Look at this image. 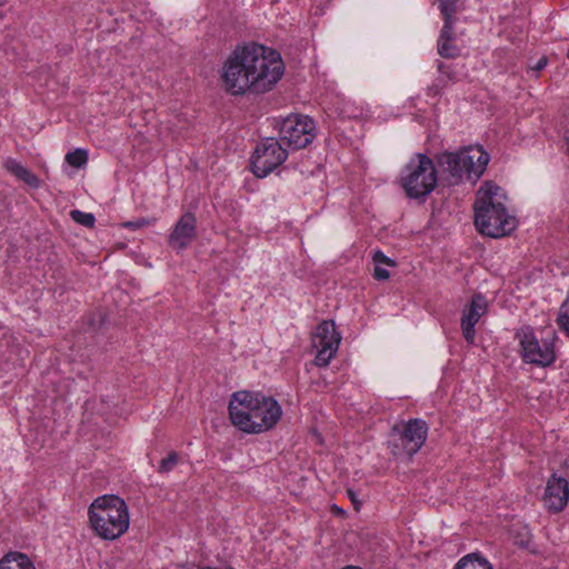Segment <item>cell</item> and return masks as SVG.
Masks as SVG:
<instances>
[{"label":"cell","instance_id":"ba28073f","mask_svg":"<svg viewBox=\"0 0 569 569\" xmlns=\"http://www.w3.org/2000/svg\"><path fill=\"white\" fill-rule=\"evenodd\" d=\"M316 136L314 120L309 116L294 114L287 117L280 129V138L290 149H303Z\"/></svg>","mask_w":569,"mask_h":569},{"label":"cell","instance_id":"cb8c5ba5","mask_svg":"<svg viewBox=\"0 0 569 569\" xmlns=\"http://www.w3.org/2000/svg\"><path fill=\"white\" fill-rule=\"evenodd\" d=\"M204 569H216V568L206 567V568H204Z\"/></svg>","mask_w":569,"mask_h":569},{"label":"cell","instance_id":"e0dca14e","mask_svg":"<svg viewBox=\"0 0 569 569\" xmlns=\"http://www.w3.org/2000/svg\"><path fill=\"white\" fill-rule=\"evenodd\" d=\"M66 160L70 166H73V168H79L87 163L88 154L86 150L76 149L75 152L67 155Z\"/></svg>","mask_w":569,"mask_h":569},{"label":"cell","instance_id":"5bb4252c","mask_svg":"<svg viewBox=\"0 0 569 569\" xmlns=\"http://www.w3.org/2000/svg\"><path fill=\"white\" fill-rule=\"evenodd\" d=\"M195 223L196 221L193 215H186L185 218L180 220V223L174 230V233L171 234V246H174L175 249H185V247L190 243L191 239H193L196 226Z\"/></svg>","mask_w":569,"mask_h":569},{"label":"cell","instance_id":"277c9868","mask_svg":"<svg viewBox=\"0 0 569 569\" xmlns=\"http://www.w3.org/2000/svg\"><path fill=\"white\" fill-rule=\"evenodd\" d=\"M88 517L94 531L106 541L117 540L129 528L127 505L118 496L97 498L89 507Z\"/></svg>","mask_w":569,"mask_h":569},{"label":"cell","instance_id":"ac0fdd59","mask_svg":"<svg viewBox=\"0 0 569 569\" xmlns=\"http://www.w3.org/2000/svg\"><path fill=\"white\" fill-rule=\"evenodd\" d=\"M75 220L77 223L82 224L84 226H87V228H93L95 223L94 216L88 214L78 213V211H74L72 214Z\"/></svg>","mask_w":569,"mask_h":569},{"label":"cell","instance_id":"52a82bcc","mask_svg":"<svg viewBox=\"0 0 569 569\" xmlns=\"http://www.w3.org/2000/svg\"><path fill=\"white\" fill-rule=\"evenodd\" d=\"M287 155V150L279 140L266 138L257 146L251 157V171L257 178H264L285 162Z\"/></svg>","mask_w":569,"mask_h":569},{"label":"cell","instance_id":"9a60e30c","mask_svg":"<svg viewBox=\"0 0 569 569\" xmlns=\"http://www.w3.org/2000/svg\"><path fill=\"white\" fill-rule=\"evenodd\" d=\"M0 569H36L26 555L20 553H9L0 561Z\"/></svg>","mask_w":569,"mask_h":569},{"label":"cell","instance_id":"2e32d148","mask_svg":"<svg viewBox=\"0 0 569 569\" xmlns=\"http://www.w3.org/2000/svg\"><path fill=\"white\" fill-rule=\"evenodd\" d=\"M454 569H493L492 564L486 558L478 555V554H470V555L462 558L456 564Z\"/></svg>","mask_w":569,"mask_h":569},{"label":"cell","instance_id":"3957f363","mask_svg":"<svg viewBox=\"0 0 569 569\" xmlns=\"http://www.w3.org/2000/svg\"><path fill=\"white\" fill-rule=\"evenodd\" d=\"M517 223L505 191L493 183L483 186L475 203V224L480 233L493 239L505 238L515 230Z\"/></svg>","mask_w":569,"mask_h":569},{"label":"cell","instance_id":"d6986e66","mask_svg":"<svg viewBox=\"0 0 569 569\" xmlns=\"http://www.w3.org/2000/svg\"><path fill=\"white\" fill-rule=\"evenodd\" d=\"M568 300H565V303L563 305V309L561 310L560 316H558V325H560L561 329L568 334Z\"/></svg>","mask_w":569,"mask_h":569},{"label":"cell","instance_id":"7402d4cb","mask_svg":"<svg viewBox=\"0 0 569 569\" xmlns=\"http://www.w3.org/2000/svg\"><path fill=\"white\" fill-rule=\"evenodd\" d=\"M375 275L377 277V279H390V274L387 273L386 270L380 269V267H377V269H375Z\"/></svg>","mask_w":569,"mask_h":569},{"label":"cell","instance_id":"9c48e42d","mask_svg":"<svg viewBox=\"0 0 569 569\" xmlns=\"http://www.w3.org/2000/svg\"><path fill=\"white\" fill-rule=\"evenodd\" d=\"M340 340L341 337L334 321L326 320L321 323L313 337L315 365L319 367L329 365L340 349Z\"/></svg>","mask_w":569,"mask_h":569},{"label":"cell","instance_id":"8fae6325","mask_svg":"<svg viewBox=\"0 0 569 569\" xmlns=\"http://www.w3.org/2000/svg\"><path fill=\"white\" fill-rule=\"evenodd\" d=\"M518 337H520L523 361L528 362V364H536L544 367L552 364L554 359H555L553 341L547 342L545 346H542L536 336L533 335V332L528 329H523L518 332Z\"/></svg>","mask_w":569,"mask_h":569},{"label":"cell","instance_id":"7a4b0ae2","mask_svg":"<svg viewBox=\"0 0 569 569\" xmlns=\"http://www.w3.org/2000/svg\"><path fill=\"white\" fill-rule=\"evenodd\" d=\"M231 422L247 434L271 430L281 417V407L271 397L256 391L236 392L229 401Z\"/></svg>","mask_w":569,"mask_h":569},{"label":"cell","instance_id":"8992f818","mask_svg":"<svg viewBox=\"0 0 569 569\" xmlns=\"http://www.w3.org/2000/svg\"><path fill=\"white\" fill-rule=\"evenodd\" d=\"M437 174L434 164L424 155H416L401 176L402 188L412 198H422L435 189Z\"/></svg>","mask_w":569,"mask_h":569},{"label":"cell","instance_id":"5b68a950","mask_svg":"<svg viewBox=\"0 0 569 569\" xmlns=\"http://www.w3.org/2000/svg\"><path fill=\"white\" fill-rule=\"evenodd\" d=\"M490 157L482 146L472 145L445 156V168L458 181H476L485 173Z\"/></svg>","mask_w":569,"mask_h":569},{"label":"cell","instance_id":"6da1fadb","mask_svg":"<svg viewBox=\"0 0 569 569\" xmlns=\"http://www.w3.org/2000/svg\"><path fill=\"white\" fill-rule=\"evenodd\" d=\"M285 65L277 50L256 43L241 44L223 68L226 89L231 95L265 94L283 78Z\"/></svg>","mask_w":569,"mask_h":569},{"label":"cell","instance_id":"603a6c76","mask_svg":"<svg viewBox=\"0 0 569 569\" xmlns=\"http://www.w3.org/2000/svg\"><path fill=\"white\" fill-rule=\"evenodd\" d=\"M342 569H361V567H357V566H347L345 568Z\"/></svg>","mask_w":569,"mask_h":569},{"label":"cell","instance_id":"30bf717a","mask_svg":"<svg viewBox=\"0 0 569 569\" xmlns=\"http://www.w3.org/2000/svg\"><path fill=\"white\" fill-rule=\"evenodd\" d=\"M428 427L424 421L411 420L396 428L395 434L397 447L401 448L402 454L407 456L415 455L425 444L427 440Z\"/></svg>","mask_w":569,"mask_h":569},{"label":"cell","instance_id":"7c38bea8","mask_svg":"<svg viewBox=\"0 0 569 569\" xmlns=\"http://www.w3.org/2000/svg\"><path fill=\"white\" fill-rule=\"evenodd\" d=\"M544 502L551 513H560L565 510L568 502V483L565 478L556 474L550 478Z\"/></svg>","mask_w":569,"mask_h":569},{"label":"cell","instance_id":"4fadbf2b","mask_svg":"<svg viewBox=\"0 0 569 569\" xmlns=\"http://www.w3.org/2000/svg\"><path fill=\"white\" fill-rule=\"evenodd\" d=\"M487 309V300L481 295H476L472 299L470 307L465 310L462 319V330L464 332L466 340L470 342L474 341L475 327L481 317L484 315Z\"/></svg>","mask_w":569,"mask_h":569},{"label":"cell","instance_id":"44dd1931","mask_svg":"<svg viewBox=\"0 0 569 569\" xmlns=\"http://www.w3.org/2000/svg\"><path fill=\"white\" fill-rule=\"evenodd\" d=\"M374 260L377 261V263H382V264H386L389 266H395V261H392L390 259H387V257L384 254L381 253H377L374 257Z\"/></svg>","mask_w":569,"mask_h":569},{"label":"cell","instance_id":"ffe728a7","mask_svg":"<svg viewBox=\"0 0 569 569\" xmlns=\"http://www.w3.org/2000/svg\"><path fill=\"white\" fill-rule=\"evenodd\" d=\"M10 169H12L14 171V173L16 174V175L22 174V171H24V168H19V166H17V165H16V169H13V168H10ZM24 179H25V181H26V183H27V179H28L29 185H33V186L36 185V183H35V178H33L32 175L28 174V171H27V173H25Z\"/></svg>","mask_w":569,"mask_h":569}]
</instances>
